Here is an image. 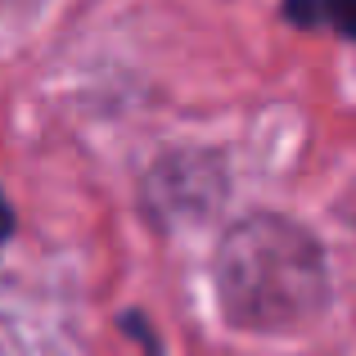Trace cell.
<instances>
[{
	"label": "cell",
	"mask_w": 356,
	"mask_h": 356,
	"mask_svg": "<svg viewBox=\"0 0 356 356\" xmlns=\"http://www.w3.org/2000/svg\"><path fill=\"white\" fill-rule=\"evenodd\" d=\"M212 298L230 330L252 339L302 334L330 312V252L312 226L275 208H252L217 235Z\"/></svg>",
	"instance_id": "obj_1"
},
{
	"label": "cell",
	"mask_w": 356,
	"mask_h": 356,
	"mask_svg": "<svg viewBox=\"0 0 356 356\" xmlns=\"http://www.w3.org/2000/svg\"><path fill=\"white\" fill-rule=\"evenodd\" d=\"M230 199V167L221 149L181 145L158 154L140 176V212L154 230L199 226Z\"/></svg>",
	"instance_id": "obj_2"
},
{
	"label": "cell",
	"mask_w": 356,
	"mask_h": 356,
	"mask_svg": "<svg viewBox=\"0 0 356 356\" xmlns=\"http://www.w3.org/2000/svg\"><path fill=\"white\" fill-rule=\"evenodd\" d=\"M280 18L298 32H330L356 45V0H280Z\"/></svg>",
	"instance_id": "obj_3"
},
{
	"label": "cell",
	"mask_w": 356,
	"mask_h": 356,
	"mask_svg": "<svg viewBox=\"0 0 356 356\" xmlns=\"http://www.w3.org/2000/svg\"><path fill=\"white\" fill-rule=\"evenodd\" d=\"M118 334L136 343L140 356H167L163 339H158V330H154V321H149V316L140 312V307H127V312L118 316Z\"/></svg>",
	"instance_id": "obj_4"
}]
</instances>
